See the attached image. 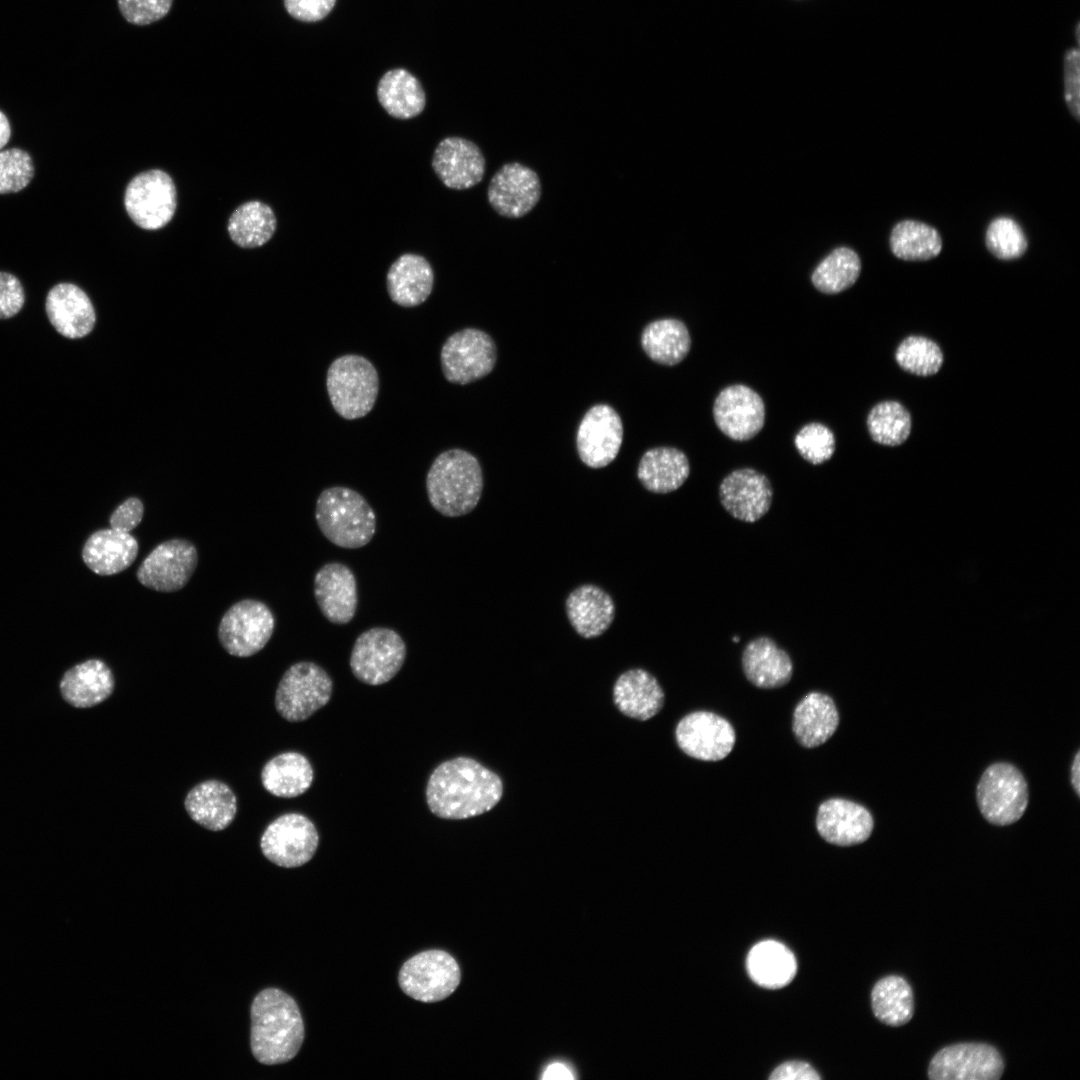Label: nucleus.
Returning a JSON list of instances; mask_svg holds the SVG:
<instances>
[{
  "mask_svg": "<svg viewBox=\"0 0 1080 1080\" xmlns=\"http://www.w3.org/2000/svg\"><path fill=\"white\" fill-rule=\"evenodd\" d=\"M1079 51L1072 48L1065 55L1064 64V96L1065 102L1072 117L1080 120V78H1079Z\"/></svg>",
  "mask_w": 1080,
  "mask_h": 1080,
  "instance_id": "09e8293b",
  "label": "nucleus"
},
{
  "mask_svg": "<svg viewBox=\"0 0 1080 1080\" xmlns=\"http://www.w3.org/2000/svg\"><path fill=\"white\" fill-rule=\"evenodd\" d=\"M138 549L134 536L110 527L97 530L87 538L82 548V559L94 573L109 576L131 566Z\"/></svg>",
  "mask_w": 1080,
  "mask_h": 1080,
  "instance_id": "bb28decb",
  "label": "nucleus"
},
{
  "mask_svg": "<svg viewBox=\"0 0 1080 1080\" xmlns=\"http://www.w3.org/2000/svg\"><path fill=\"white\" fill-rule=\"evenodd\" d=\"M1004 1062L991 1045L957 1043L939 1050L931 1059L928 1077L932 1080H997Z\"/></svg>",
  "mask_w": 1080,
  "mask_h": 1080,
  "instance_id": "2eb2a0df",
  "label": "nucleus"
},
{
  "mask_svg": "<svg viewBox=\"0 0 1080 1080\" xmlns=\"http://www.w3.org/2000/svg\"><path fill=\"white\" fill-rule=\"evenodd\" d=\"M747 971L759 986L779 989L794 978L797 963L793 953L783 944L765 940L752 947L747 956Z\"/></svg>",
  "mask_w": 1080,
  "mask_h": 1080,
  "instance_id": "f704fd0d",
  "label": "nucleus"
},
{
  "mask_svg": "<svg viewBox=\"0 0 1080 1080\" xmlns=\"http://www.w3.org/2000/svg\"><path fill=\"white\" fill-rule=\"evenodd\" d=\"M690 473L684 452L673 447L647 450L640 459L637 477L650 492L666 494L680 488Z\"/></svg>",
  "mask_w": 1080,
  "mask_h": 1080,
  "instance_id": "473e14b6",
  "label": "nucleus"
},
{
  "mask_svg": "<svg viewBox=\"0 0 1080 1080\" xmlns=\"http://www.w3.org/2000/svg\"><path fill=\"white\" fill-rule=\"evenodd\" d=\"M314 779L309 760L298 752H284L266 762L261 782L270 794L280 798H295L305 793Z\"/></svg>",
  "mask_w": 1080,
  "mask_h": 1080,
  "instance_id": "72a5a7b5",
  "label": "nucleus"
},
{
  "mask_svg": "<svg viewBox=\"0 0 1080 1080\" xmlns=\"http://www.w3.org/2000/svg\"><path fill=\"white\" fill-rule=\"evenodd\" d=\"M874 1015L889 1026H901L909 1022L914 1012L913 992L901 976L889 975L880 979L871 992Z\"/></svg>",
  "mask_w": 1080,
  "mask_h": 1080,
  "instance_id": "ea45409f",
  "label": "nucleus"
},
{
  "mask_svg": "<svg viewBox=\"0 0 1080 1080\" xmlns=\"http://www.w3.org/2000/svg\"><path fill=\"white\" fill-rule=\"evenodd\" d=\"M326 387L331 404L341 417L347 420L362 418L376 402L378 373L367 358L346 354L330 364Z\"/></svg>",
  "mask_w": 1080,
  "mask_h": 1080,
  "instance_id": "39448f33",
  "label": "nucleus"
},
{
  "mask_svg": "<svg viewBox=\"0 0 1080 1080\" xmlns=\"http://www.w3.org/2000/svg\"><path fill=\"white\" fill-rule=\"evenodd\" d=\"M143 515L144 505L142 501L137 497H130L112 512L109 518L110 527L130 533L140 524Z\"/></svg>",
  "mask_w": 1080,
  "mask_h": 1080,
  "instance_id": "603ef678",
  "label": "nucleus"
},
{
  "mask_svg": "<svg viewBox=\"0 0 1080 1080\" xmlns=\"http://www.w3.org/2000/svg\"><path fill=\"white\" fill-rule=\"evenodd\" d=\"M820 1078L812 1066L802 1061L782 1063L769 1076L771 1080H819Z\"/></svg>",
  "mask_w": 1080,
  "mask_h": 1080,
  "instance_id": "864d4df0",
  "label": "nucleus"
},
{
  "mask_svg": "<svg viewBox=\"0 0 1080 1080\" xmlns=\"http://www.w3.org/2000/svg\"><path fill=\"white\" fill-rule=\"evenodd\" d=\"M496 345L486 332L465 328L450 335L440 352L444 377L453 384L465 385L487 376L496 364Z\"/></svg>",
  "mask_w": 1080,
  "mask_h": 1080,
  "instance_id": "f8f14e48",
  "label": "nucleus"
},
{
  "mask_svg": "<svg viewBox=\"0 0 1080 1080\" xmlns=\"http://www.w3.org/2000/svg\"><path fill=\"white\" fill-rule=\"evenodd\" d=\"M977 802L984 818L1009 825L1021 818L1028 804V788L1021 772L1008 763H995L982 774Z\"/></svg>",
  "mask_w": 1080,
  "mask_h": 1080,
  "instance_id": "9d476101",
  "label": "nucleus"
},
{
  "mask_svg": "<svg viewBox=\"0 0 1080 1080\" xmlns=\"http://www.w3.org/2000/svg\"><path fill=\"white\" fill-rule=\"evenodd\" d=\"M432 168L446 187L465 190L483 180L486 160L477 144L462 137L450 136L436 146Z\"/></svg>",
  "mask_w": 1080,
  "mask_h": 1080,
  "instance_id": "412c9836",
  "label": "nucleus"
},
{
  "mask_svg": "<svg viewBox=\"0 0 1080 1080\" xmlns=\"http://www.w3.org/2000/svg\"><path fill=\"white\" fill-rule=\"evenodd\" d=\"M250 1045L264 1065L292 1060L304 1041V1022L295 1000L277 988L259 992L251 1005Z\"/></svg>",
  "mask_w": 1080,
  "mask_h": 1080,
  "instance_id": "f03ea898",
  "label": "nucleus"
},
{
  "mask_svg": "<svg viewBox=\"0 0 1080 1080\" xmlns=\"http://www.w3.org/2000/svg\"><path fill=\"white\" fill-rule=\"evenodd\" d=\"M314 596L323 616L333 624L349 623L357 610V582L352 570L340 563L323 565L314 577Z\"/></svg>",
  "mask_w": 1080,
  "mask_h": 1080,
  "instance_id": "4be33fe9",
  "label": "nucleus"
},
{
  "mask_svg": "<svg viewBox=\"0 0 1080 1080\" xmlns=\"http://www.w3.org/2000/svg\"><path fill=\"white\" fill-rule=\"evenodd\" d=\"M1071 782H1072V785H1073L1076 793L1079 795V793H1080V752L1079 751L1076 753L1073 764H1072V767H1071Z\"/></svg>",
  "mask_w": 1080,
  "mask_h": 1080,
  "instance_id": "4d7b16f0",
  "label": "nucleus"
},
{
  "mask_svg": "<svg viewBox=\"0 0 1080 1080\" xmlns=\"http://www.w3.org/2000/svg\"><path fill=\"white\" fill-rule=\"evenodd\" d=\"M985 245L995 258L1011 261L1025 254L1028 249V239L1017 221L1007 216H1000L988 224Z\"/></svg>",
  "mask_w": 1080,
  "mask_h": 1080,
  "instance_id": "c03bdc74",
  "label": "nucleus"
},
{
  "mask_svg": "<svg viewBox=\"0 0 1080 1080\" xmlns=\"http://www.w3.org/2000/svg\"><path fill=\"white\" fill-rule=\"evenodd\" d=\"M433 283L434 273L430 263L425 257L414 253L399 256L386 275L389 297L402 307L424 303L432 292Z\"/></svg>",
  "mask_w": 1080,
  "mask_h": 1080,
  "instance_id": "c756f323",
  "label": "nucleus"
},
{
  "mask_svg": "<svg viewBox=\"0 0 1080 1080\" xmlns=\"http://www.w3.org/2000/svg\"><path fill=\"white\" fill-rule=\"evenodd\" d=\"M542 195L539 175L520 162L502 165L490 179L487 199L493 210L509 219L522 218L538 204Z\"/></svg>",
  "mask_w": 1080,
  "mask_h": 1080,
  "instance_id": "dca6fc26",
  "label": "nucleus"
},
{
  "mask_svg": "<svg viewBox=\"0 0 1080 1080\" xmlns=\"http://www.w3.org/2000/svg\"><path fill=\"white\" fill-rule=\"evenodd\" d=\"M839 725V713L833 699L821 692H810L796 705L792 730L798 743L815 748L832 737Z\"/></svg>",
  "mask_w": 1080,
  "mask_h": 1080,
  "instance_id": "2f4dec72",
  "label": "nucleus"
},
{
  "mask_svg": "<svg viewBox=\"0 0 1080 1080\" xmlns=\"http://www.w3.org/2000/svg\"><path fill=\"white\" fill-rule=\"evenodd\" d=\"M799 454L813 465L829 460L835 452V436L826 425L813 422L803 426L794 437Z\"/></svg>",
  "mask_w": 1080,
  "mask_h": 1080,
  "instance_id": "a18cd8bd",
  "label": "nucleus"
},
{
  "mask_svg": "<svg viewBox=\"0 0 1080 1080\" xmlns=\"http://www.w3.org/2000/svg\"><path fill=\"white\" fill-rule=\"evenodd\" d=\"M332 691V679L321 666L309 661L297 662L278 683L275 708L289 722L304 721L329 702Z\"/></svg>",
  "mask_w": 1080,
  "mask_h": 1080,
  "instance_id": "423d86ee",
  "label": "nucleus"
},
{
  "mask_svg": "<svg viewBox=\"0 0 1080 1080\" xmlns=\"http://www.w3.org/2000/svg\"><path fill=\"white\" fill-rule=\"evenodd\" d=\"M894 357L902 370L921 377L935 375L944 363L940 345L923 335L905 337L898 344Z\"/></svg>",
  "mask_w": 1080,
  "mask_h": 1080,
  "instance_id": "37998d69",
  "label": "nucleus"
},
{
  "mask_svg": "<svg viewBox=\"0 0 1080 1080\" xmlns=\"http://www.w3.org/2000/svg\"><path fill=\"white\" fill-rule=\"evenodd\" d=\"M406 654V644L395 630L373 627L355 640L350 668L359 681L372 686L381 685L400 671Z\"/></svg>",
  "mask_w": 1080,
  "mask_h": 1080,
  "instance_id": "6e6552de",
  "label": "nucleus"
},
{
  "mask_svg": "<svg viewBox=\"0 0 1080 1080\" xmlns=\"http://www.w3.org/2000/svg\"><path fill=\"white\" fill-rule=\"evenodd\" d=\"M45 310L55 330L69 339L88 335L96 322L90 298L73 283L62 282L53 286L46 296Z\"/></svg>",
  "mask_w": 1080,
  "mask_h": 1080,
  "instance_id": "b1692460",
  "label": "nucleus"
},
{
  "mask_svg": "<svg viewBox=\"0 0 1080 1080\" xmlns=\"http://www.w3.org/2000/svg\"><path fill=\"white\" fill-rule=\"evenodd\" d=\"M614 703L624 715L645 721L654 717L664 705V691L656 678L646 670L636 668L622 673L613 688Z\"/></svg>",
  "mask_w": 1080,
  "mask_h": 1080,
  "instance_id": "7c9ffc66",
  "label": "nucleus"
},
{
  "mask_svg": "<svg viewBox=\"0 0 1080 1080\" xmlns=\"http://www.w3.org/2000/svg\"><path fill=\"white\" fill-rule=\"evenodd\" d=\"M123 17L132 24L148 25L169 12L173 0H117Z\"/></svg>",
  "mask_w": 1080,
  "mask_h": 1080,
  "instance_id": "de8ad7c7",
  "label": "nucleus"
},
{
  "mask_svg": "<svg viewBox=\"0 0 1080 1080\" xmlns=\"http://www.w3.org/2000/svg\"><path fill=\"white\" fill-rule=\"evenodd\" d=\"M641 346L656 363L673 366L689 353L691 338L686 325L674 318L649 323L642 331Z\"/></svg>",
  "mask_w": 1080,
  "mask_h": 1080,
  "instance_id": "e433bc0d",
  "label": "nucleus"
},
{
  "mask_svg": "<svg viewBox=\"0 0 1080 1080\" xmlns=\"http://www.w3.org/2000/svg\"><path fill=\"white\" fill-rule=\"evenodd\" d=\"M719 499L733 518L753 523L765 516L773 500V487L763 473L740 468L726 475L719 486Z\"/></svg>",
  "mask_w": 1080,
  "mask_h": 1080,
  "instance_id": "aec40b11",
  "label": "nucleus"
},
{
  "mask_svg": "<svg viewBox=\"0 0 1080 1080\" xmlns=\"http://www.w3.org/2000/svg\"><path fill=\"white\" fill-rule=\"evenodd\" d=\"M34 176L30 154L20 148L0 150V194L23 190Z\"/></svg>",
  "mask_w": 1080,
  "mask_h": 1080,
  "instance_id": "49530a36",
  "label": "nucleus"
},
{
  "mask_svg": "<svg viewBox=\"0 0 1080 1080\" xmlns=\"http://www.w3.org/2000/svg\"><path fill=\"white\" fill-rule=\"evenodd\" d=\"M500 777L469 757L439 764L426 786V802L437 817L460 820L484 814L501 799Z\"/></svg>",
  "mask_w": 1080,
  "mask_h": 1080,
  "instance_id": "f257e3e1",
  "label": "nucleus"
},
{
  "mask_svg": "<svg viewBox=\"0 0 1080 1080\" xmlns=\"http://www.w3.org/2000/svg\"><path fill=\"white\" fill-rule=\"evenodd\" d=\"M115 686L109 666L100 659H88L68 669L60 682L64 700L76 708H90L108 699Z\"/></svg>",
  "mask_w": 1080,
  "mask_h": 1080,
  "instance_id": "c85d7f7f",
  "label": "nucleus"
},
{
  "mask_svg": "<svg viewBox=\"0 0 1080 1080\" xmlns=\"http://www.w3.org/2000/svg\"><path fill=\"white\" fill-rule=\"evenodd\" d=\"M11 136V126L7 116L0 110V150L8 143Z\"/></svg>",
  "mask_w": 1080,
  "mask_h": 1080,
  "instance_id": "6e6d98bb",
  "label": "nucleus"
},
{
  "mask_svg": "<svg viewBox=\"0 0 1080 1080\" xmlns=\"http://www.w3.org/2000/svg\"><path fill=\"white\" fill-rule=\"evenodd\" d=\"M866 426L874 442L895 447L903 444L910 436L912 417L899 401L885 400L871 408Z\"/></svg>",
  "mask_w": 1080,
  "mask_h": 1080,
  "instance_id": "a19ab883",
  "label": "nucleus"
},
{
  "mask_svg": "<svg viewBox=\"0 0 1080 1080\" xmlns=\"http://www.w3.org/2000/svg\"><path fill=\"white\" fill-rule=\"evenodd\" d=\"M124 206L132 221L145 230L166 226L177 206L173 179L160 169L137 174L125 189Z\"/></svg>",
  "mask_w": 1080,
  "mask_h": 1080,
  "instance_id": "1a4fd4ad",
  "label": "nucleus"
},
{
  "mask_svg": "<svg viewBox=\"0 0 1080 1080\" xmlns=\"http://www.w3.org/2000/svg\"><path fill=\"white\" fill-rule=\"evenodd\" d=\"M713 417L717 427L727 437L746 441L763 428L765 404L752 388L734 384L722 389L715 398Z\"/></svg>",
  "mask_w": 1080,
  "mask_h": 1080,
  "instance_id": "6ab92c4d",
  "label": "nucleus"
},
{
  "mask_svg": "<svg viewBox=\"0 0 1080 1080\" xmlns=\"http://www.w3.org/2000/svg\"><path fill=\"white\" fill-rule=\"evenodd\" d=\"M275 617L270 608L255 599H243L233 604L222 616L218 639L227 653L250 657L270 640Z\"/></svg>",
  "mask_w": 1080,
  "mask_h": 1080,
  "instance_id": "9b49d317",
  "label": "nucleus"
},
{
  "mask_svg": "<svg viewBox=\"0 0 1080 1080\" xmlns=\"http://www.w3.org/2000/svg\"><path fill=\"white\" fill-rule=\"evenodd\" d=\"M623 441L619 414L607 404L592 406L582 418L576 435L577 452L590 468H602L617 456Z\"/></svg>",
  "mask_w": 1080,
  "mask_h": 1080,
  "instance_id": "a211bd4d",
  "label": "nucleus"
},
{
  "mask_svg": "<svg viewBox=\"0 0 1080 1080\" xmlns=\"http://www.w3.org/2000/svg\"><path fill=\"white\" fill-rule=\"evenodd\" d=\"M675 737L688 756L703 761H719L732 751L736 734L725 718L709 711H696L677 724Z\"/></svg>",
  "mask_w": 1080,
  "mask_h": 1080,
  "instance_id": "f3484780",
  "label": "nucleus"
},
{
  "mask_svg": "<svg viewBox=\"0 0 1080 1080\" xmlns=\"http://www.w3.org/2000/svg\"><path fill=\"white\" fill-rule=\"evenodd\" d=\"M377 97L390 116L402 120L418 116L426 103L421 83L410 72L400 68L389 70L381 77Z\"/></svg>",
  "mask_w": 1080,
  "mask_h": 1080,
  "instance_id": "c9c22d12",
  "label": "nucleus"
},
{
  "mask_svg": "<svg viewBox=\"0 0 1080 1080\" xmlns=\"http://www.w3.org/2000/svg\"><path fill=\"white\" fill-rule=\"evenodd\" d=\"M198 564L195 545L181 538L158 544L142 561L136 572L137 580L146 588L158 592H175L191 579Z\"/></svg>",
  "mask_w": 1080,
  "mask_h": 1080,
  "instance_id": "4468645a",
  "label": "nucleus"
},
{
  "mask_svg": "<svg viewBox=\"0 0 1080 1080\" xmlns=\"http://www.w3.org/2000/svg\"><path fill=\"white\" fill-rule=\"evenodd\" d=\"M873 826L871 813L853 801L831 798L818 807L816 828L819 835L830 844H860L870 837Z\"/></svg>",
  "mask_w": 1080,
  "mask_h": 1080,
  "instance_id": "5701e85b",
  "label": "nucleus"
},
{
  "mask_svg": "<svg viewBox=\"0 0 1080 1080\" xmlns=\"http://www.w3.org/2000/svg\"><path fill=\"white\" fill-rule=\"evenodd\" d=\"M542 1078L545 1079V1080H554V1079L571 1080V1079L574 1078V1076L572 1075L571 1071L564 1064L553 1063V1064H550L546 1068Z\"/></svg>",
  "mask_w": 1080,
  "mask_h": 1080,
  "instance_id": "5fc2aeb1",
  "label": "nucleus"
},
{
  "mask_svg": "<svg viewBox=\"0 0 1080 1080\" xmlns=\"http://www.w3.org/2000/svg\"><path fill=\"white\" fill-rule=\"evenodd\" d=\"M861 273L858 254L848 247H839L824 258L812 273L815 288L825 294L840 293L855 284Z\"/></svg>",
  "mask_w": 1080,
  "mask_h": 1080,
  "instance_id": "79ce46f5",
  "label": "nucleus"
},
{
  "mask_svg": "<svg viewBox=\"0 0 1080 1080\" xmlns=\"http://www.w3.org/2000/svg\"><path fill=\"white\" fill-rule=\"evenodd\" d=\"M24 302L25 293L20 280L9 272L0 271V319L15 316Z\"/></svg>",
  "mask_w": 1080,
  "mask_h": 1080,
  "instance_id": "8fccbe9b",
  "label": "nucleus"
},
{
  "mask_svg": "<svg viewBox=\"0 0 1080 1080\" xmlns=\"http://www.w3.org/2000/svg\"><path fill=\"white\" fill-rule=\"evenodd\" d=\"M336 0H284L287 12L295 19L315 22L325 18L333 9Z\"/></svg>",
  "mask_w": 1080,
  "mask_h": 1080,
  "instance_id": "3c124183",
  "label": "nucleus"
},
{
  "mask_svg": "<svg viewBox=\"0 0 1080 1080\" xmlns=\"http://www.w3.org/2000/svg\"><path fill=\"white\" fill-rule=\"evenodd\" d=\"M184 807L194 822L217 832L233 822L237 813V798L226 783L210 779L198 783L187 793Z\"/></svg>",
  "mask_w": 1080,
  "mask_h": 1080,
  "instance_id": "a878e982",
  "label": "nucleus"
},
{
  "mask_svg": "<svg viewBox=\"0 0 1080 1080\" xmlns=\"http://www.w3.org/2000/svg\"><path fill=\"white\" fill-rule=\"evenodd\" d=\"M741 662L747 680L762 689L782 687L793 674L790 655L768 636L749 641L742 652Z\"/></svg>",
  "mask_w": 1080,
  "mask_h": 1080,
  "instance_id": "393cba45",
  "label": "nucleus"
},
{
  "mask_svg": "<svg viewBox=\"0 0 1080 1080\" xmlns=\"http://www.w3.org/2000/svg\"><path fill=\"white\" fill-rule=\"evenodd\" d=\"M461 971L455 958L446 951H422L406 960L398 981L409 997L424 1003L444 1000L458 987Z\"/></svg>",
  "mask_w": 1080,
  "mask_h": 1080,
  "instance_id": "0eeeda50",
  "label": "nucleus"
},
{
  "mask_svg": "<svg viewBox=\"0 0 1080 1080\" xmlns=\"http://www.w3.org/2000/svg\"><path fill=\"white\" fill-rule=\"evenodd\" d=\"M889 246L893 255L904 261H928L943 247L940 233L933 226L912 219L897 222L891 229Z\"/></svg>",
  "mask_w": 1080,
  "mask_h": 1080,
  "instance_id": "58836bf2",
  "label": "nucleus"
},
{
  "mask_svg": "<svg viewBox=\"0 0 1080 1080\" xmlns=\"http://www.w3.org/2000/svg\"><path fill=\"white\" fill-rule=\"evenodd\" d=\"M566 613L574 630L583 638L602 635L615 618L612 597L601 587L583 584L575 588L566 599Z\"/></svg>",
  "mask_w": 1080,
  "mask_h": 1080,
  "instance_id": "cd10ccee",
  "label": "nucleus"
},
{
  "mask_svg": "<svg viewBox=\"0 0 1080 1080\" xmlns=\"http://www.w3.org/2000/svg\"><path fill=\"white\" fill-rule=\"evenodd\" d=\"M315 519L322 534L334 545L357 549L376 532V515L357 491L343 486L324 489L317 498Z\"/></svg>",
  "mask_w": 1080,
  "mask_h": 1080,
  "instance_id": "20e7f679",
  "label": "nucleus"
},
{
  "mask_svg": "<svg viewBox=\"0 0 1080 1080\" xmlns=\"http://www.w3.org/2000/svg\"><path fill=\"white\" fill-rule=\"evenodd\" d=\"M483 484L478 459L459 448L440 453L426 476L429 502L446 517H460L474 510L480 501Z\"/></svg>",
  "mask_w": 1080,
  "mask_h": 1080,
  "instance_id": "7ed1b4c3",
  "label": "nucleus"
},
{
  "mask_svg": "<svg viewBox=\"0 0 1080 1080\" xmlns=\"http://www.w3.org/2000/svg\"><path fill=\"white\" fill-rule=\"evenodd\" d=\"M277 228L272 208L252 200L237 207L231 214L227 230L232 241L242 248H256L267 243Z\"/></svg>",
  "mask_w": 1080,
  "mask_h": 1080,
  "instance_id": "4c0bfd02",
  "label": "nucleus"
},
{
  "mask_svg": "<svg viewBox=\"0 0 1080 1080\" xmlns=\"http://www.w3.org/2000/svg\"><path fill=\"white\" fill-rule=\"evenodd\" d=\"M319 844L314 823L305 815L287 813L277 817L260 838L263 855L284 868H295L312 859Z\"/></svg>",
  "mask_w": 1080,
  "mask_h": 1080,
  "instance_id": "ddd939ff",
  "label": "nucleus"
}]
</instances>
